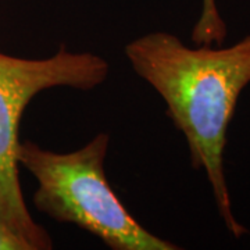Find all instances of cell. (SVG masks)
I'll return each instance as SVG.
<instances>
[{
  "mask_svg": "<svg viewBox=\"0 0 250 250\" xmlns=\"http://www.w3.org/2000/svg\"><path fill=\"white\" fill-rule=\"evenodd\" d=\"M136 75L166 102L167 116L185 136L195 170L208 179L218 213L235 238L248 229L232 213L224 172L227 132L250 83V35L228 47H189L170 32H152L125 46Z\"/></svg>",
  "mask_w": 250,
  "mask_h": 250,
  "instance_id": "1",
  "label": "cell"
},
{
  "mask_svg": "<svg viewBox=\"0 0 250 250\" xmlns=\"http://www.w3.org/2000/svg\"><path fill=\"white\" fill-rule=\"evenodd\" d=\"M108 146L107 132L70 153L20 142L18 163L38 184L34 206L56 223L80 227L113 250L181 249L143 228L121 203L106 175Z\"/></svg>",
  "mask_w": 250,
  "mask_h": 250,
  "instance_id": "2",
  "label": "cell"
},
{
  "mask_svg": "<svg viewBox=\"0 0 250 250\" xmlns=\"http://www.w3.org/2000/svg\"><path fill=\"white\" fill-rule=\"evenodd\" d=\"M108 62L98 54L72 53L65 45L46 59L0 53V225L27 250H49L53 241L28 211L20 184L18 128L38 93L65 86L92 90L107 80Z\"/></svg>",
  "mask_w": 250,
  "mask_h": 250,
  "instance_id": "3",
  "label": "cell"
},
{
  "mask_svg": "<svg viewBox=\"0 0 250 250\" xmlns=\"http://www.w3.org/2000/svg\"><path fill=\"white\" fill-rule=\"evenodd\" d=\"M195 45H223L227 38V25L220 16L215 0H202V13L192 29Z\"/></svg>",
  "mask_w": 250,
  "mask_h": 250,
  "instance_id": "4",
  "label": "cell"
},
{
  "mask_svg": "<svg viewBox=\"0 0 250 250\" xmlns=\"http://www.w3.org/2000/svg\"><path fill=\"white\" fill-rule=\"evenodd\" d=\"M0 250H27L24 243L0 225Z\"/></svg>",
  "mask_w": 250,
  "mask_h": 250,
  "instance_id": "5",
  "label": "cell"
}]
</instances>
